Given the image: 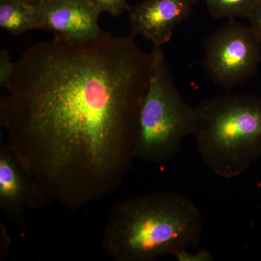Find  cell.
<instances>
[{"label":"cell","instance_id":"obj_1","mask_svg":"<svg viewBox=\"0 0 261 261\" xmlns=\"http://www.w3.org/2000/svg\"><path fill=\"white\" fill-rule=\"evenodd\" d=\"M15 65L0 101L5 144L44 202L75 210L115 191L135 159L152 53L102 31L37 43Z\"/></svg>","mask_w":261,"mask_h":261},{"label":"cell","instance_id":"obj_2","mask_svg":"<svg viewBox=\"0 0 261 261\" xmlns=\"http://www.w3.org/2000/svg\"><path fill=\"white\" fill-rule=\"evenodd\" d=\"M203 224L188 197L159 191L122 200L108 218L102 245L115 261H154L197 246Z\"/></svg>","mask_w":261,"mask_h":261},{"label":"cell","instance_id":"obj_3","mask_svg":"<svg viewBox=\"0 0 261 261\" xmlns=\"http://www.w3.org/2000/svg\"><path fill=\"white\" fill-rule=\"evenodd\" d=\"M195 137L206 167L238 177L261 155V99L247 94L208 98L195 107Z\"/></svg>","mask_w":261,"mask_h":261},{"label":"cell","instance_id":"obj_4","mask_svg":"<svg viewBox=\"0 0 261 261\" xmlns=\"http://www.w3.org/2000/svg\"><path fill=\"white\" fill-rule=\"evenodd\" d=\"M148 89L141 106L134 154L160 163L179 153L182 142L193 136L195 109L179 94L162 47H153Z\"/></svg>","mask_w":261,"mask_h":261},{"label":"cell","instance_id":"obj_5","mask_svg":"<svg viewBox=\"0 0 261 261\" xmlns=\"http://www.w3.org/2000/svg\"><path fill=\"white\" fill-rule=\"evenodd\" d=\"M260 45L261 38L251 25L229 19L204 42L206 73L216 85L231 90L256 71Z\"/></svg>","mask_w":261,"mask_h":261},{"label":"cell","instance_id":"obj_6","mask_svg":"<svg viewBox=\"0 0 261 261\" xmlns=\"http://www.w3.org/2000/svg\"><path fill=\"white\" fill-rule=\"evenodd\" d=\"M39 29L53 33L55 38L82 42L102 33L100 13L89 0H49L37 5Z\"/></svg>","mask_w":261,"mask_h":261},{"label":"cell","instance_id":"obj_7","mask_svg":"<svg viewBox=\"0 0 261 261\" xmlns=\"http://www.w3.org/2000/svg\"><path fill=\"white\" fill-rule=\"evenodd\" d=\"M195 0H143L128 10L130 35L141 36L153 47L171 40L174 29L190 18Z\"/></svg>","mask_w":261,"mask_h":261},{"label":"cell","instance_id":"obj_8","mask_svg":"<svg viewBox=\"0 0 261 261\" xmlns=\"http://www.w3.org/2000/svg\"><path fill=\"white\" fill-rule=\"evenodd\" d=\"M44 202L25 168L5 143L0 148V209L20 222L27 213Z\"/></svg>","mask_w":261,"mask_h":261},{"label":"cell","instance_id":"obj_9","mask_svg":"<svg viewBox=\"0 0 261 261\" xmlns=\"http://www.w3.org/2000/svg\"><path fill=\"white\" fill-rule=\"evenodd\" d=\"M0 27L15 35L39 29L37 5L24 0H0Z\"/></svg>","mask_w":261,"mask_h":261},{"label":"cell","instance_id":"obj_10","mask_svg":"<svg viewBox=\"0 0 261 261\" xmlns=\"http://www.w3.org/2000/svg\"><path fill=\"white\" fill-rule=\"evenodd\" d=\"M203 1L215 18L235 19L247 17L257 0H195Z\"/></svg>","mask_w":261,"mask_h":261},{"label":"cell","instance_id":"obj_11","mask_svg":"<svg viewBox=\"0 0 261 261\" xmlns=\"http://www.w3.org/2000/svg\"><path fill=\"white\" fill-rule=\"evenodd\" d=\"M99 13H109L112 15H121L128 11L130 6L128 0H89Z\"/></svg>","mask_w":261,"mask_h":261},{"label":"cell","instance_id":"obj_12","mask_svg":"<svg viewBox=\"0 0 261 261\" xmlns=\"http://www.w3.org/2000/svg\"><path fill=\"white\" fill-rule=\"evenodd\" d=\"M15 63L10 58L9 51L6 49L0 51V86L8 88L15 70Z\"/></svg>","mask_w":261,"mask_h":261},{"label":"cell","instance_id":"obj_13","mask_svg":"<svg viewBox=\"0 0 261 261\" xmlns=\"http://www.w3.org/2000/svg\"><path fill=\"white\" fill-rule=\"evenodd\" d=\"M173 257L178 261H212V253L206 249H200L195 252L189 251V249H183L176 252Z\"/></svg>","mask_w":261,"mask_h":261},{"label":"cell","instance_id":"obj_14","mask_svg":"<svg viewBox=\"0 0 261 261\" xmlns=\"http://www.w3.org/2000/svg\"><path fill=\"white\" fill-rule=\"evenodd\" d=\"M247 18L250 21V25L261 38V0H257L256 4Z\"/></svg>","mask_w":261,"mask_h":261},{"label":"cell","instance_id":"obj_15","mask_svg":"<svg viewBox=\"0 0 261 261\" xmlns=\"http://www.w3.org/2000/svg\"><path fill=\"white\" fill-rule=\"evenodd\" d=\"M24 1L27 2L29 4L37 5L46 3V2L49 1V0H24Z\"/></svg>","mask_w":261,"mask_h":261}]
</instances>
